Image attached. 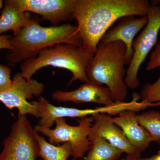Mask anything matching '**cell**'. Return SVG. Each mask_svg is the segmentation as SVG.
I'll use <instances>...</instances> for the list:
<instances>
[{
	"mask_svg": "<svg viewBox=\"0 0 160 160\" xmlns=\"http://www.w3.org/2000/svg\"><path fill=\"white\" fill-rule=\"evenodd\" d=\"M147 0H75L73 19L82 46L95 53L103 36L115 22L127 16H147Z\"/></svg>",
	"mask_w": 160,
	"mask_h": 160,
	"instance_id": "cell-1",
	"label": "cell"
},
{
	"mask_svg": "<svg viewBox=\"0 0 160 160\" xmlns=\"http://www.w3.org/2000/svg\"><path fill=\"white\" fill-rule=\"evenodd\" d=\"M39 18L36 17L28 26L11 38L12 49L9 50L6 59L9 66L37 57L41 50L58 44L82 46L77 26L68 23L59 26L44 27L40 25Z\"/></svg>",
	"mask_w": 160,
	"mask_h": 160,
	"instance_id": "cell-2",
	"label": "cell"
},
{
	"mask_svg": "<svg viewBox=\"0 0 160 160\" xmlns=\"http://www.w3.org/2000/svg\"><path fill=\"white\" fill-rule=\"evenodd\" d=\"M126 47L121 41L99 43L86 68L89 81L105 85L111 92L115 102H124L128 93L125 82Z\"/></svg>",
	"mask_w": 160,
	"mask_h": 160,
	"instance_id": "cell-3",
	"label": "cell"
},
{
	"mask_svg": "<svg viewBox=\"0 0 160 160\" xmlns=\"http://www.w3.org/2000/svg\"><path fill=\"white\" fill-rule=\"evenodd\" d=\"M94 53L83 46L58 44L42 49L34 58L24 61L21 66V73L24 78L31 80L32 76L41 68L52 66L69 70L72 77L68 86L76 81L89 82L86 70Z\"/></svg>",
	"mask_w": 160,
	"mask_h": 160,
	"instance_id": "cell-4",
	"label": "cell"
},
{
	"mask_svg": "<svg viewBox=\"0 0 160 160\" xmlns=\"http://www.w3.org/2000/svg\"><path fill=\"white\" fill-rule=\"evenodd\" d=\"M77 126L69 125L65 118H59L55 122L54 129L47 128L38 125L34 129L48 138V142L52 145L69 143L71 147L72 160L82 158L89 150L90 142L89 139L93 120L91 116L79 118Z\"/></svg>",
	"mask_w": 160,
	"mask_h": 160,
	"instance_id": "cell-5",
	"label": "cell"
},
{
	"mask_svg": "<svg viewBox=\"0 0 160 160\" xmlns=\"http://www.w3.org/2000/svg\"><path fill=\"white\" fill-rule=\"evenodd\" d=\"M147 16V25L132 43L133 54L126 70L125 82L127 87L131 89H137L139 86L138 73L140 66L158 43L160 30V4L156 2L152 3Z\"/></svg>",
	"mask_w": 160,
	"mask_h": 160,
	"instance_id": "cell-6",
	"label": "cell"
},
{
	"mask_svg": "<svg viewBox=\"0 0 160 160\" xmlns=\"http://www.w3.org/2000/svg\"><path fill=\"white\" fill-rule=\"evenodd\" d=\"M36 132L26 116L18 115L4 140L0 160H36L39 145Z\"/></svg>",
	"mask_w": 160,
	"mask_h": 160,
	"instance_id": "cell-7",
	"label": "cell"
},
{
	"mask_svg": "<svg viewBox=\"0 0 160 160\" xmlns=\"http://www.w3.org/2000/svg\"><path fill=\"white\" fill-rule=\"evenodd\" d=\"M44 85L38 80H27L21 72L14 75L9 88L0 92V102L9 109L17 108L18 115L30 114L40 118L38 101L29 102L27 99L40 97L44 90Z\"/></svg>",
	"mask_w": 160,
	"mask_h": 160,
	"instance_id": "cell-8",
	"label": "cell"
},
{
	"mask_svg": "<svg viewBox=\"0 0 160 160\" xmlns=\"http://www.w3.org/2000/svg\"><path fill=\"white\" fill-rule=\"evenodd\" d=\"M20 11L40 15L53 26L73 19L75 0H9Z\"/></svg>",
	"mask_w": 160,
	"mask_h": 160,
	"instance_id": "cell-9",
	"label": "cell"
},
{
	"mask_svg": "<svg viewBox=\"0 0 160 160\" xmlns=\"http://www.w3.org/2000/svg\"><path fill=\"white\" fill-rule=\"evenodd\" d=\"M148 22V17L137 18L127 16L120 18L117 25L109 28L100 40L99 43L107 44L121 41L126 47V65H129L133 54L132 45L136 35L145 28Z\"/></svg>",
	"mask_w": 160,
	"mask_h": 160,
	"instance_id": "cell-10",
	"label": "cell"
},
{
	"mask_svg": "<svg viewBox=\"0 0 160 160\" xmlns=\"http://www.w3.org/2000/svg\"><path fill=\"white\" fill-rule=\"evenodd\" d=\"M91 117L93 122L89 135V140L94 138H102L123 153L141 155L131 146L122 130L112 122L111 116L97 113Z\"/></svg>",
	"mask_w": 160,
	"mask_h": 160,
	"instance_id": "cell-11",
	"label": "cell"
},
{
	"mask_svg": "<svg viewBox=\"0 0 160 160\" xmlns=\"http://www.w3.org/2000/svg\"><path fill=\"white\" fill-rule=\"evenodd\" d=\"M52 98L59 102L94 103L102 106H109L115 103L111 92L107 87L99 86L89 81L75 90H56L52 93Z\"/></svg>",
	"mask_w": 160,
	"mask_h": 160,
	"instance_id": "cell-12",
	"label": "cell"
},
{
	"mask_svg": "<svg viewBox=\"0 0 160 160\" xmlns=\"http://www.w3.org/2000/svg\"><path fill=\"white\" fill-rule=\"evenodd\" d=\"M137 112L133 110H124L112 119L113 123L122 130L132 147L141 154L154 140L140 125Z\"/></svg>",
	"mask_w": 160,
	"mask_h": 160,
	"instance_id": "cell-13",
	"label": "cell"
},
{
	"mask_svg": "<svg viewBox=\"0 0 160 160\" xmlns=\"http://www.w3.org/2000/svg\"><path fill=\"white\" fill-rule=\"evenodd\" d=\"M38 102L41 116L38 125L47 128H51L58 119L65 118H82L91 116L99 112L98 108L80 109L55 106L42 96L39 97Z\"/></svg>",
	"mask_w": 160,
	"mask_h": 160,
	"instance_id": "cell-14",
	"label": "cell"
},
{
	"mask_svg": "<svg viewBox=\"0 0 160 160\" xmlns=\"http://www.w3.org/2000/svg\"><path fill=\"white\" fill-rule=\"evenodd\" d=\"M0 15V35L6 32H13L15 36L22 29L34 19L30 12L20 11L9 2L5 1Z\"/></svg>",
	"mask_w": 160,
	"mask_h": 160,
	"instance_id": "cell-15",
	"label": "cell"
},
{
	"mask_svg": "<svg viewBox=\"0 0 160 160\" xmlns=\"http://www.w3.org/2000/svg\"><path fill=\"white\" fill-rule=\"evenodd\" d=\"M89 142V150L83 160H119L123 154L102 138H94Z\"/></svg>",
	"mask_w": 160,
	"mask_h": 160,
	"instance_id": "cell-16",
	"label": "cell"
},
{
	"mask_svg": "<svg viewBox=\"0 0 160 160\" xmlns=\"http://www.w3.org/2000/svg\"><path fill=\"white\" fill-rule=\"evenodd\" d=\"M36 138L39 145L38 157L43 160H67L71 156V147L69 143H63L61 146L52 145L37 132Z\"/></svg>",
	"mask_w": 160,
	"mask_h": 160,
	"instance_id": "cell-17",
	"label": "cell"
},
{
	"mask_svg": "<svg viewBox=\"0 0 160 160\" xmlns=\"http://www.w3.org/2000/svg\"><path fill=\"white\" fill-rule=\"evenodd\" d=\"M139 123L160 144V111L150 110L138 114Z\"/></svg>",
	"mask_w": 160,
	"mask_h": 160,
	"instance_id": "cell-18",
	"label": "cell"
},
{
	"mask_svg": "<svg viewBox=\"0 0 160 160\" xmlns=\"http://www.w3.org/2000/svg\"><path fill=\"white\" fill-rule=\"evenodd\" d=\"M140 95L143 102L150 103L160 102V69L157 80L154 83L144 85Z\"/></svg>",
	"mask_w": 160,
	"mask_h": 160,
	"instance_id": "cell-19",
	"label": "cell"
},
{
	"mask_svg": "<svg viewBox=\"0 0 160 160\" xmlns=\"http://www.w3.org/2000/svg\"><path fill=\"white\" fill-rule=\"evenodd\" d=\"M11 72L9 66L0 64V92L6 90L11 86Z\"/></svg>",
	"mask_w": 160,
	"mask_h": 160,
	"instance_id": "cell-20",
	"label": "cell"
},
{
	"mask_svg": "<svg viewBox=\"0 0 160 160\" xmlns=\"http://www.w3.org/2000/svg\"><path fill=\"white\" fill-rule=\"evenodd\" d=\"M158 67H160V41L156 44L154 50L150 55L146 70L150 71Z\"/></svg>",
	"mask_w": 160,
	"mask_h": 160,
	"instance_id": "cell-21",
	"label": "cell"
},
{
	"mask_svg": "<svg viewBox=\"0 0 160 160\" xmlns=\"http://www.w3.org/2000/svg\"><path fill=\"white\" fill-rule=\"evenodd\" d=\"M11 37L7 35H0V50L2 49H7L11 50L12 46L10 43Z\"/></svg>",
	"mask_w": 160,
	"mask_h": 160,
	"instance_id": "cell-22",
	"label": "cell"
},
{
	"mask_svg": "<svg viewBox=\"0 0 160 160\" xmlns=\"http://www.w3.org/2000/svg\"><path fill=\"white\" fill-rule=\"evenodd\" d=\"M138 160H160V151L158 152L157 154L153 155L150 157L145 158H139Z\"/></svg>",
	"mask_w": 160,
	"mask_h": 160,
	"instance_id": "cell-23",
	"label": "cell"
},
{
	"mask_svg": "<svg viewBox=\"0 0 160 160\" xmlns=\"http://www.w3.org/2000/svg\"><path fill=\"white\" fill-rule=\"evenodd\" d=\"M139 158L140 155H127L126 157L120 160H138Z\"/></svg>",
	"mask_w": 160,
	"mask_h": 160,
	"instance_id": "cell-24",
	"label": "cell"
},
{
	"mask_svg": "<svg viewBox=\"0 0 160 160\" xmlns=\"http://www.w3.org/2000/svg\"><path fill=\"white\" fill-rule=\"evenodd\" d=\"M3 3H4L3 1L2 0H0V11L3 7Z\"/></svg>",
	"mask_w": 160,
	"mask_h": 160,
	"instance_id": "cell-25",
	"label": "cell"
}]
</instances>
